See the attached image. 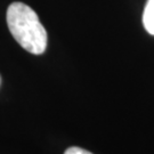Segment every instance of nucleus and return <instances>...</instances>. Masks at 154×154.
<instances>
[{
	"instance_id": "f257e3e1",
	"label": "nucleus",
	"mask_w": 154,
	"mask_h": 154,
	"mask_svg": "<svg viewBox=\"0 0 154 154\" xmlns=\"http://www.w3.org/2000/svg\"><path fill=\"white\" fill-rule=\"evenodd\" d=\"M7 24L22 48L33 55L44 54L47 48V32L31 7L20 1L13 2L7 9Z\"/></svg>"
},
{
	"instance_id": "f03ea898",
	"label": "nucleus",
	"mask_w": 154,
	"mask_h": 154,
	"mask_svg": "<svg viewBox=\"0 0 154 154\" xmlns=\"http://www.w3.org/2000/svg\"><path fill=\"white\" fill-rule=\"evenodd\" d=\"M143 24L145 30L154 35V0H147L143 13Z\"/></svg>"
},
{
	"instance_id": "7ed1b4c3",
	"label": "nucleus",
	"mask_w": 154,
	"mask_h": 154,
	"mask_svg": "<svg viewBox=\"0 0 154 154\" xmlns=\"http://www.w3.org/2000/svg\"><path fill=\"white\" fill-rule=\"evenodd\" d=\"M64 154H93V153H90V152H88V151H86V149H80V147L73 146V147H69L65 151Z\"/></svg>"
},
{
	"instance_id": "20e7f679",
	"label": "nucleus",
	"mask_w": 154,
	"mask_h": 154,
	"mask_svg": "<svg viewBox=\"0 0 154 154\" xmlns=\"http://www.w3.org/2000/svg\"><path fill=\"white\" fill-rule=\"evenodd\" d=\"M0 85H1V77H0Z\"/></svg>"
}]
</instances>
